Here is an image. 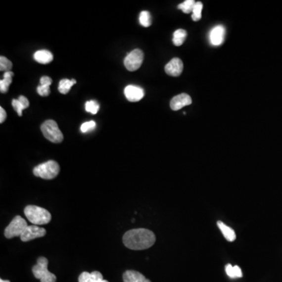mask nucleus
Instances as JSON below:
<instances>
[{
  "instance_id": "f257e3e1",
  "label": "nucleus",
  "mask_w": 282,
  "mask_h": 282,
  "mask_svg": "<svg viewBox=\"0 0 282 282\" xmlns=\"http://www.w3.org/2000/svg\"><path fill=\"white\" fill-rule=\"evenodd\" d=\"M122 240L125 245L132 250H144L152 246L156 237L150 230L138 228L126 232Z\"/></svg>"
},
{
  "instance_id": "f03ea898",
  "label": "nucleus",
  "mask_w": 282,
  "mask_h": 282,
  "mask_svg": "<svg viewBox=\"0 0 282 282\" xmlns=\"http://www.w3.org/2000/svg\"><path fill=\"white\" fill-rule=\"evenodd\" d=\"M25 215L32 224L36 226L48 224L51 220V214L49 211L36 205L25 207Z\"/></svg>"
},
{
  "instance_id": "7ed1b4c3",
  "label": "nucleus",
  "mask_w": 282,
  "mask_h": 282,
  "mask_svg": "<svg viewBox=\"0 0 282 282\" xmlns=\"http://www.w3.org/2000/svg\"><path fill=\"white\" fill-rule=\"evenodd\" d=\"M60 173V166L53 160L40 164L33 169L34 175L44 180H52Z\"/></svg>"
},
{
  "instance_id": "20e7f679",
  "label": "nucleus",
  "mask_w": 282,
  "mask_h": 282,
  "mask_svg": "<svg viewBox=\"0 0 282 282\" xmlns=\"http://www.w3.org/2000/svg\"><path fill=\"white\" fill-rule=\"evenodd\" d=\"M32 272L41 282H56V277L48 271V260L45 257L38 259L36 265L32 267Z\"/></svg>"
},
{
  "instance_id": "39448f33",
  "label": "nucleus",
  "mask_w": 282,
  "mask_h": 282,
  "mask_svg": "<svg viewBox=\"0 0 282 282\" xmlns=\"http://www.w3.org/2000/svg\"><path fill=\"white\" fill-rule=\"evenodd\" d=\"M41 131L44 137L52 143H61L64 140L62 132L60 131L55 121L47 120L44 122L41 126Z\"/></svg>"
},
{
  "instance_id": "423d86ee",
  "label": "nucleus",
  "mask_w": 282,
  "mask_h": 282,
  "mask_svg": "<svg viewBox=\"0 0 282 282\" xmlns=\"http://www.w3.org/2000/svg\"><path fill=\"white\" fill-rule=\"evenodd\" d=\"M28 226L25 219H23L20 216H15L5 230V232H4L5 237L8 239L21 237Z\"/></svg>"
},
{
  "instance_id": "0eeeda50",
  "label": "nucleus",
  "mask_w": 282,
  "mask_h": 282,
  "mask_svg": "<svg viewBox=\"0 0 282 282\" xmlns=\"http://www.w3.org/2000/svg\"><path fill=\"white\" fill-rule=\"evenodd\" d=\"M143 53L141 49H136L126 56L124 60V65L130 72H135L141 68L143 64Z\"/></svg>"
},
{
  "instance_id": "6e6552de",
  "label": "nucleus",
  "mask_w": 282,
  "mask_h": 282,
  "mask_svg": "<svg viewBox=\"0 0 282 282\" xmlns=\"http://www.w3.org/2000/svg\"><path fill=\"white\" fill-rule=\"evenodd\" d=\"M47 231L44 228H40L36 225L28 226L25 232L21 235V240L24 242L31 241L33 239L40 238L45 236Z\"/></svg>"
},
{
  "instance_id": "1a4fd4ad",
  "label": "nucleus",
  "mask_w": 282,
  "mask_h": 282,
  "mask_svg": "<svg viewBox=\"0 0 282 282\" xmlns=\"http://www.w3.org/2000/svg\"><path fill=\"white\" fill-rule=\"evenodd\" d=\"M125 96L126 99L130 102H138L143 99L144 96V91L141 87L129 85L125 88Z\"/></svg>"
},
{
  "instance_id": "9d476101",
  "label": "nucleus",
  "mask_w": 282,
  "mask_h": 282,
  "mask_svg": "<svg viewBox=\"0 0 282 282\" xmlns=\"http://www.w3.org/2000/svg\"><path fill=\"white\" fill-rule=\"evenodd\" d=\"M225 28L223 25H217L211 30L209 40L212 45L219 47L224 44L225 38Z\"/></svg>"
},
{
  "instance_id": "9b49d317",
  "label": "nucleus",
  "mask_w": 282,
  "mask_h": 282,
  "mask_svg": "<svg viewBox=\"0 0 282 282\" xmlns=\"http://www.w3.org/2000/svg\"><path fill=\"white\" fill-rule=\"evenodd\" d=\"M192 100L188 94H181L174 96L170 101V107L173 111H178L183 107L191 104Z\"/></svg>"
},
{
  "instance_id": "f8f14e48",
  "label": "nucleus",
  "mask_w": 282,
  "mask_h": 282,
  "mask_svg": "<svg viewBox=\"0 0 282 282\" xmlns=\"http://www.w3.org/2000/svg\"><path fill=\"white\" fill-rule=\"evenodd\" d=\"M183 69H184V64L180 58L172 59L165 67L166 73L173 77L180 76L182 73Z\"/></svg>"
},
{
  "instance_id": "ddd939ff",
  "label": "nucleus",
  "mask_w": 282,
  "mask_h": 282,
  "mask_svg": "<svg viewBox=\"0 0 282 282\" xmlns=\"http://www.w3.org/2000/svg\"><path fill=\"white\" fill-rule=\"evenodd\" d=\"M79 282H108L103 279L99 271L92 273L83 272L79 277Z\"/></svg>"
},
{
  "instance_id": "4468645a",
  "label": "nucleus",
  "mask_w": 282,
  "mask_h": 282,
  "mask_svg": "<svg viewBox=\"0 0 282 282\" xmlns=\"http://www.w3.org/2000/svg\"><path fill=\"white\" fill-rule=\"evenodd\" d=\"M124 282H151L142 274L136 271H127L123 274Z\"/></svg>"
},
{
  "instance_id": "2eb2a0df",
  "label": "nucleus",
  "mask_w": 282,
  "mask_h": 282,
  "mask_svg": "<svg viewBox=\"0 0 282 282\" xmlns=\"http://www.w3.org/2000/svg\"><path fill=\"white\" fill-rule=\"evenodd\" d=\"M34 59L38 63L47 64L50 63L53 60V55L49 50H39L34 53Z\"/></svg>"
},
{
  "instance_id": "dca6fc26",
  "label": "nucleus",
  "mask_w": 282,
  "mask_h": 282,
  "mask_svg": "<svg viewBox=\"0 0 282 282\" xmlns=\"http://www.w3.org/2000/svg\"><path fill=\"white\" fill-rule=\"evenodd\" d=\"M217 226H218L220 231L224 235V237L228 241L232 242V241H235V239L237 237H236V234H235V231L232 228H230L228 226L226 225L222 221H218Z\"/></svg>"
},
{
  "instance_id": "f3484780",
  "label": "nucleus",
  "mask_w": 282,
  "mask_h": 282,
  "mask_svg": "<svg viewBox=\"0 0 282 282\" xmlns=\"http://www.w3.org/2000/svg\"><path fill=\"white\" fill-rule=\"evenodd\" d=\"M226 273L231 279H240L242 278V271L238 266H232V264H227L225 267Z\"/></svg>"
},
{
  "instance_id": "a211bd4d",
  "label": "nucleus",
  "mask_w": 282,
  "mask_h": 282,
  "mask_svg": "<svg viewBox=\"0 0 282 282\" xmlns=\"http://www.w3.org/2000/svg\"><path fill=\"white\" fill-rule=\"evenodd\" d=\"M13 75L14 74L12 72H6L4 73L3 79L0 81V91L2 94H6L7 92L9 85L11 84Z\"/></svg>"
},
{
  "instance_id": "6ab92c4d",
  "label": "nucleus",
  "mask_w": 282,
  "mask_h": 282,
  "mask_svg": "<svg viewBox=\"0 0 282 282\" xmlns=\"http://www.w3.org/2000/svg\"><path fill=\"white\" fill-rule=\"evenodd\" d=\"M76 83L75 79L69 80L68 79H61L59 83L58 91L60 94H67L69 93L70 90Z\"/></svg>"
},
{
  "instance_id": "aec40b11",
  "label": "nucleus",
  "mask_w": 282,
  "mask_h": 282,
  "mask_svg": "<svg viewBox=\"0 0 282 282\" xmlns=\"http://www.w3.org/2000/svg\"><path fill=\"white\" fill-rule=\"evenodd\" d=\"M187 38V32L184 29H178L173 33V42L176 47H181L185 43Z\"/></svg>"
},
{
  "instance_id": "412c9836",
  "label": "nucleus",
  "mask_w": 282,
  "mask_h": 282,
  "mask_svg": "<svg viewBox=\"0 0 282 282\" xmlns=\"http://www.w3.org/2000/svg\"><path fill=\"white\" fill-rule=\"evenodd\" d=\"M195 3L196 2L194 1V0H186V1H185V2H182L181 4H180V5L178 6V8L179 9H181V10H182L184 13H192Z\"/></svg>"
},
{
  "instance_id": "4be33fe9",
  "label": "nucleus",
  "mask_w": 282,
  "mask_h": 282,
  "mask_svg": "<svg viewBox=\"0 0 282 282\" xmlns=\"http://www.w3.org/2000/svg\"><path fill=\"white\" fill-rule=\"evenodd\" d=\"M140 23L144 28H148L151 25V16L148 11H142L140 14Z\"/></svg>"
},
{
  "instance_id": "5701e85b",
  "label": "nucleus",
  "mask_w": 282,
  "mask_h": 282,
  "mask_svg": "<svg viewBox=\"0 0 282 282\" xmlns=\"http://www.w3.org/2000/svg\"><path fill=\"white\" fill-rule=\"evenodd\" d=\"M202 9H203V4H202V2H196L194 6V9H193V11H192L191 18L193 21H199L200 19L201 18V11H202Z\"/></svg>"
},
{
  "instance_id": "b1692460",
  "label": "nucleus",
  "mask_w": 282,
  "mask_h": 282,
  "mask_svg": "<svg viewBox=\"0 0 282 282\" xmlns=\"http://www.w3.org/2000/svg\"><path fill=\"white\" fill-rule=\"evenodd\" d=\"M85 108H86V111L87 112L91 113L93 115H96L100 109V105L96 100H90V101H87L86 103Z\"/></svg>"
},
{
  "instance_id": "393cba45",
  "label": "nucleus",
  "mask_w": 282,
  "mask_h": 282,
  "mask_svg": "<svg viewBox=\"0 0 282 282\" xmlns=\"http://www.w3.org/2000/svg\"><path fill=\"white\" fill-rule=\"evenodd\" d=\"M13 64L8 60L6 56H1L0 57V71L1 72H10Z\"/></svg>"
},
{
  "instance_id": "a878e982",
  "label": "nucleus",
  "mask_w": 282,
  "mask_h": 282,
  "mask_svg": "<svg viewBox=\"0 0 282 282\" xmlns=\"http://www.w3.org/2000/svg\"><path fill=\"white\" fill-rule=\"evenodd\" d=\"M96 122L94 121H90V122H84L81 126L82 133H87V132L91 131V130H94V129L96 128Z\"/></svg>"
},
{
  "instance_id": "bb28decb",
  "label": "nucleus",
  "mask_w": 282,
  "mask_h": 282,
  "mask_svg": "<svg viewBox=\"0 0 282 282\" xmlns=\"http://www.w3.org/2000/svg\"><path fill=\"white\" fill-rule=\"evenodd\" d=\"M37 93L40 94L41 96H49V94H50L49 86H47V85H40V86L37 87Z\"/></svg>"
},
{
  "instance_id": "cd10ccee",
  "label": "nucleus",
  "mask_w": 282,
  "mask_h": 282,
  "mask_svg": "<svg viewBox=\"0 0 282 282\" xmlns=\"http://www.w3.org/2000/svg\"><path fill=\"white\" fill-rule=\"evenodd\" d=\"M12 106H13L14 110L17 111L19 116H22L23 110H25V107L21 104V102L19 101L18 99H17V100L13 99V100H12Z\"/></svg>"
},
{
  "instance_id": "c85d7f7f",
  "label": "nucleus",
  "mask_w": 282,
  "mask_h": 282,
  "mask_svg": "<svg viewBox=\"0 0 282 282\" xmlns=\"http://www.w3.org/2000/svg\"><path fill=\"white\" fill-rule=\"evenodd\" d=\"M53 81L51 78L48 77V76H43V77L40 79V85H47V86H49L52 84Z\"/></svg>"
},
{
  "instance_id": "c756f323",
  "label": "nucleus",
  "mask_w": 282,
  "mask_h": 282,
  "mask_svg": "<svg viewBox=\"0 0 282 282\" xmlns=\"http://www.w3.org/2000/svg\"><path fill=\"white\" fill-rule=\"evenodd\" d=\"M18 100L19 101L21 102V104L25 107V109L29 107V101H28V99H27L25 96H19Z\"/></svg>"
},
{
  "instance_id": "7c9ffc66",
  "label": "nucleus",
  "mask_w": 282,
  "mask_h": 282,
  "mask_svg": "<svg viewBox=\"0 0 282 282\" xmlns=\"http://www.w3.org/2000/svg\"><path fill=\"white\" fill-rule=\"evenodd\" d=\"M6 119V112L2 107H0V123H3Z\"/></svg>"
},
{
  "instance_id": "2f4dec72",
  "label": "nucleus",
  "mask_w": 282,
  "mask_h": 282,
  "mask_svg": "<svg viewBox=\"0 0 282 282\" xmlns=\"http://www.w3.org/2000/svg\"><path fill=\"white\" fill-rule=\"evenodd\" d=\"M0 282H10L8 280H2V279H0Z\"/></svg>"
}]
</instances>
